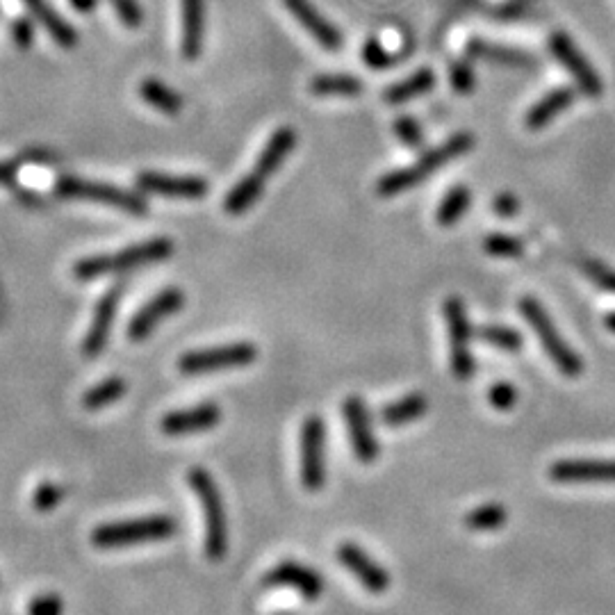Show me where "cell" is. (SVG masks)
Returning <instances> with one entry per match:
<instances>
[{
    "instance_id": "1",
    "label": "cell",
    "mask_w": 615,
    "mask_h": 615,
    "mask_svg": "<svg viewBox=\"0 0 615 615\" xmlns=\"http://www.w3.org/2000/svg\"><path fill=\"white\" fill-rule=\"evenodd\" d=\"M297 142L299 137L294 133V128L283 126L274 130V135L269 137L265 149L260 151L258 160L251 167L249 174H246L231 192H228L224 201V210L228 215L240 217L244 212H249L251 205L260 199L262 192H265L267 180L283 167V162L287 160V155L292 153L294 146H297Z\"/></svg>"
},
{
    "instance_id": "2",
    "label": "cell",
    "mask_w": 615,
    "mask_h": 615,
    "mask_svg": "<svg viewBox=\"0 0 615 615\" xmlns=\"http://www.w3.org/2000/svg\"><path fill=\"white\" fill-rule=\"evenodd\" d=\"M474 149V135L472 133H456L451 135L445 144L436 146V149L426 151L420 160L410 164L404 169H395L390 174H385L376 183V194L381 199H390V196H397L401 192L410 190V187L420 185L422 180L429 178L433 171L445 167L451 160H458L461 155Z\"/></svg>"
},
{
    "instance_id": "3",
    "label": "cell",
    "mask_w": 615,
    "mask_h": 615,
    "mask_svg": "<svg viewBox=\"0 0 615 615\" xmlns=\"http://www.w3.org/2000/svg\"><path fill=\"white\" fill-rule=\"evenodd\" d=\"M171 253H174V242L167 240V237H153V240L126 246L121 251L82 258L73 265V276L78 281H94V278L108 274H121L137 267L153 265V262L169 258Z\"/></svg>"
},
{
    "instance_id": "4",
    "label": "cell",
    "mask_w": 615,
    "mask_h": 615,
    "mask_svg": "<svg viewBox=\"0 0 615 615\" xmlns=\"http://www.w3.org/2000/svg\"><path fill=\"white\" fill-rule=\"evenodd\" d=\"M187 483H190V488L196 499H199V506L203 511L205 556H208L210 561H224V556L228 554V518L217 483L212 479V474L203 470V467H192V470L187 472Z\"/></svg>"
},
{
    "instance_id": "5",
    "label": "cell",
    "mask_w": 615,
    "mask_h": 615,
    "mask_svg": "<svg viewBox=\"0 0 615 615\" xmlns=\"http://www.w3.org/2000/svg\"><path fill=\"white\" fill-rule=\"evenodd\" d=\"M176 529L178 524L169 515H149V518L110 522L92 531V545L98 549H119L164 543V540L174 538Z\"/></svg>"
},
{
    "instance_id": "6",
    "label": "cell",
    "mask_w": 615,
    "mask_h": 615,
    "mask_svg": "<svg viewBox=\"0 0 615 615\" xmlns=\"http://www.w3.org/2000/svg\"><path fill=\"white\" fill-rule=\"evenodd\" d=\"M520 313L533 328V333L538 335L540 344H543V349L547 351V356L556 365V369H559L563 376H568V379H579L581 372H584V360L563 340L559 328L552 322V317L547 315V310L540 306V301L533 297H522Z\"/></svg>"
},
{
    "instance_id": "7",
    "label": "cell",
    "mask_w": 615,
    "mask_h": 615,
    "mask_svg": "<svg viewBox=\"0 0 615 615\" xmlns=\"http://www.w3.org/2000/svg\"><path fill=\"white\" fill-rule=\"evenodd\" d=\"M55 194L60 199L69 201H94L103 205H112V208H119L121 212L133 217H144L149 212V205L142 199V196L135 192H126L121 187H114L108 183H94V180L76 178V176H62L55 185Z\"/></svg>"
},
{
    "instance_id": "8",
    "label": "cell",
    "mask_w": 615,
    "mask_h": 615,
    "mask_svg": "<svg viewBox=\"0 0 615 615\" xmlns=\"http://www.w3.org/2000/svg\"><path fill=\"white\" fill-rule=\"evenodd\" d=\"M258 349L251 342H231L219 344V347L196 349L190 354L180 356L178 369L185 376H201L210 372H219V369H233V367H246L256 363Z\"/></svg>"
},
{
    "instance_id": "9",
    "label": "cell",
    "mask_w": 615,
    "mask_h": 615,
    "mask_svg": "<svg viewBox=\"0 0 615 615\" xmlns=\"http://www.w3.org/2000/svg\"><path fill=\"white\" fill-rule=\"evenodd\" d=\"M442 313H445L447 331H449L451 374H454L458 381H470L477 365H474V356L470 349L472 326H470V317H467V308H465L463 299L449 297L445 301Z\"/></svg>"
},
{
    "instance_id": "10",
    "label": "cell",
    "mask_w": 615,
    "mask_h": 615,
    "mask_svg": "<svg viewBox=\"0 0 615 615\" xmlns=\"http://www.w3.org/2000/svg\"><path fill=\"white\" fill-rule=\"evenodd\" d=\"M301 483L308 492L326 483V426L319 415L306 417L301 426Z\"/></svg>"
},
{
    "instance_id": "11",
    "label": "cell",
    "mask_w": 615,
    "mask_h": 615,
    "mask_svg": "<svg viewBox=\"0 0 615 615\" xmlns=\"http://www.w3.org/2000/svg\"><path fill=\"white\" fill-rule=\"evenodd\" d=\"M185 306V294L180 287H167L155 294L151 301H146L142 308L137 310L135 317L130 319L126 328L130 342H142L158 328L164 319L176 315L180 308Z\"/></svg>"
},
{
    "instance_id": "12",
    "label": "cell",
    "mask_w": 615,
    "mask_h": 615,
    "mask_svg": "<svg viewBox=\"0 0 615 615\" xmlns=\"http://www.w3.org/2000/svg\"><path fill=\"white\" fill-rule=\"evenodd\" d=\"M342 415L344 424H347L349 442L351 449H354V456L360 463H374L379 458V440H376L372 415L365 406V401L360 397H349L344 399L342 404Z\"/></svg>"
},
{
    "instance_id": "13",
    "label": "cell",
    "mask_w": 615,
    "mask_h": 615,
    "mask_svg": "<svg viewBox=\"0 0 615 615\" xmlns=\"http://www.w3.org/2000/svg\"><path fill=\"white\" fill-rule=\"evenodd\" d=\"M549 51L563 64V69L572 73V78L577 80L579 89L588 96H602L604 85L600 76H597V71L590 67V62L584 57V53L579 51L577 44H574L570 35H565V32H554L552 37H549Z\"/></svg>"
},
{
    "instance_id": "14",
    "label": "cell",
    "mask_w": 615,
    "mask_h": 615,
    "mask_svg": "<svg viewBox=\"0 0 615 615\" xmlns=\"http://www.w3.org/2000/svg\"><path fill=\"white\" fill-rule=\"evenodd\" d=\"M137 190L164 199H180V201H201L208 196V180L199 176H167L158 171H142L137 176Z\"/></svg>"
},
{
    "instance_id": "15",
    "label": "cell",
    "mask_w": 615,
    "mask_h": 615,
    "mask_svg": "<svg viewBox=\"0 0 615 615\" xmlns=\"http://www.w3.org/2000/svg\"><path fill=\"white\" fill-rule=\"evenodd\" d=\"M262 586L265 588H290L294 593H299L303 600L315 602L324 593V579L319 577V572H315L308 565L297 563V561H283L278 563L276 568L269 570L262 579Z\"/></svg>"
},
{
    "instance_id": "16",
    "label": "cell",
    "mask_w": 615,
    "mask_h": 615,
    "mask_svg": "<svg viewBox=\"0 0 615 615\" xmlns=\"http://www.w3.org/2000/svg\"><path fill=\"white\" fill-rule=\"evenodd\" d=\"M221 422V410L212 401H203L190 408L171 410L160 420V431L164 436H196V433H205Z\"/></svg>"
},
{
    "instance_id": "17",
    "label": "cell",
    "mask_w": 615,
    "mask_h": 615,
    "mask_svg": "<svg viewBox=\"0 0 615 615\" xmlns=\"http://www.w3.org/2000/svg\"><path fill=\"white\" fill-rule=\"evenodd\" d=\"M338 561L351 574H354V577L358 579V584L365 590H369L372 595L385 593V590H388L392 584L390 572L383 570L363 547H358L354 543H342L338 547Z\"/></svg>"
},
{
    "instance_id": "18",
    "label": "cell",
    "mask_w": 615,
    "mask_h": 615,
    "mask_svg": "<svg viewBox=\"0 0 615 615\" xmlns=\"http://www.w3.org/2000/svg\"><path fill=\"white\" fill-rule=\"evenodd\" d=\"M556 483H615V458H572L549 467Z\"/></svg>"
},
{
    "instance_id": "19",
    "label": "cell",
    "mask_w": 615,
    "mask_h": 615,
    "mask_svg": "<svg viewBox=\"0 0 615 615\" xmlns=\"http://www.w3.org/2000/svg\"><path fill=\"white\" fill-rule=\"evenodd\" d=\"M121 292H123V287L117 285L98 299L92 322H89V328H87L85 342H82V354H85L87 358H96L105 349V344H108L114 317H117V310H119Z\"/></svg>"
},
{
    "instance_id": "20",
    "label": "cell",
    "mask_w": 615,
    "mask_h": 615,
    "mask_svg": "<svg viewBox=\"0 0 615 615\" xmlns=\"http://www.w3.org/2000/svg\"><path fill=\"white\" fill-rule=\"evenodd\" d=\"M283 5H285V10L290 12L303 28H306L308 35L324 48V51L328 53L342 51L344 41H342L340 30L335 28L331 21L324 19L310 0H283Z\"/></svg>"
},
{
    "instance_id": "21",
    "label": "cell",
    "mask_w": 615,
    "mask_h": 615,
    "mask_svg": "<svg viewBox=\"0 0 615 615\" xmlns=\"http://www.w3.org/2000/svg\"><path fill=\"white\" fill-rule=\"evenodd\" d=\"M180 23H183L180 51L185 60H196L203 48L205 0H180Z\"/></svg>"
},
{
    "instance_id": "22",
    "label": "cell",
    "mask_w": 615,
    "mask_h": 615,
    "mask_svg": "<svg viewBox=\"0 0 615 615\" xmlns=\"http://www.w3.org/2000/svg\"><path fill=\"white\" fill-rule=\"evenodd\" d=\"M574 89L559 87L545 94L536 105H531L527 117H524V126L529 130H540L552 123L561 112H565L574 103Z\"/></svg>"
},
{
    "instance_id": "23",
    "label": "cell",
    "mask_w": 615,
    "mask_h": 615,
    "mask_svg": "<svg viewBox=\"0 0 615 615\" xmlns=\"http://www.w3.org/2000/svg\"><path fill=\"white\" fill-rule=\"evenodd\" d=\"M467 55L474 60H486L492 64H504V67H524L529 69L536 64V57L529 53L518 51V48H508L502 44H488L483 39H470L467 41Z\"/></svg>"
},
{
    "instance_id": "24",
    "label": "cell",
    "mask_w": 615,
    "mask_h": 615,
    "mask_svg": "<svg viewBox=\"0 0 615 615\" xmlns=\"http://www.w3.org/2000/svg\"><path fill=\"white\" fill-rule=\"evenodd\" d=\"M426 410H429V399H426V395H422V392H410V395L383 406L381 422L390 426V429H397V426L420 420L422 415H426Z\"/></svg>"
},
{
    "instance_id": "25",
    "label": "cell",
    "mask_w": 615,
    "mask_h": 615,
    "mask_svg": "<svg viewBox=\"0 0 615 615\" xmlns=\"http://www.w3.org/2000/svg\"><path fill=\"white\" fill-rule=\"evenodd\" d=\"M433 87H436V73H433L429 67H424L420 71H415L413 76H408L406 80L395 82V85L385 89L383 98L385 103L390 105H401L413 101L417 96L429 94Z\"/></svg>"
},
{
    "instance_id": "26",
    "label": "cell",
    "mask_w": 615,
    "mask_h": 615,
    "mask_svg": "<svg viewBox=\"0 0 615 615\" xmlns=\"http://www.w3.org/2000/svg\"><path fill=\"white\" fill-rule=\"evenodd\" d=\"M26 5L41 21V26L46 28L48 35H51L62 48H73L78 44V32L73 30L69 23L46 3V0H26Z\"/></svg>"
},
{
    "instance_id": "27",
    "label": "cell",
    "mask_w": 615,
    "mask_h": 615,
    "mask_svg": "<svg viewBox=\"0 0 615 615\" xmlns=\"http://www.w3.org/2000/svg\"><path fill=\"white\" fill-rule=\"evenodd\" d=\"M139 96L162 114H178L185 108L183 96H180L176 89L164 85L158 78H144L142 85H139Z\"/></svg>"
},
{
    "instance_id": "28",
    "label": "cell",
    "mask_w": 615,
    "mask_h": 615,
    "mask_svg": "<svg viewBox=\"0 0 615 615\" xmlns=\"http://www.w3.org/2000/svg\"><path fill=\"white\" fill-rule=\"evenodd\" d=\"M308 89L315 96H358L363 94V80L349 73H322L310 80Z\"/></svg>"
},
{
    "instance_id": "29",
    "label": "cell",
    "mask_w": 615,
    "mask_h": 615,
    "mask_svg": "<svg viewBox=\"0 0 615 615\" xmlns=\"http://www.w3.org/2000/svg\"><path fill=\"white\" fill-rule=\"evenodd\" d=\"M470 201H472L470 187H465V185L451 187L445 199H442L440 205H438L436 221H438L440 226H445V228L454 226L456 221H461L465 217L467 208H470Z\"/></svg>"
},
{
    "instance_id": "30",
    "label": "cell",
    "mask_w": 615,
    "mask_h": 615,
    "mask_svg": "<svg viewBox=\"0 0 615 615\" xmlns=\"http://www.w3.org/2000/svg\"><path fill=\"white\" fill-rule=\"evenodd\" d=\"M123 395H126V381L121 376H110V379L96 383L94 388H89L82 395V406L87 410H101L105 406L117 404Z\"/></svg>"
},
{
    "instance_id": "31",
    "label": "cell",
    "mask_w": 615,
    "mask_h": 615,
    "mask_svg": "<svg viewBox=\"0 0 615 615\" xmlns=\"http://www.w3.org/2000/svg\"><path fill=\"white\" fill-rule=\"evenodd\" d=\"M508 520V511L502 504H483L472 508L465 515V527L470 531H497L502 529Z\"/></svg>"
},
{
    "instance_id": "32",
    "label": "cell",
    "mask_w": 615,
    "mask_h": 615,
    "mask_svg": "<svg viewBox=\"0 0 615 615\" xmlns=\"http://www.w3.org/2000/svg\"><path fill=\"white\" fill-rule=\"evenodd\" d=\"M481 342L502 351H520L522 349V333L504 324H483L477 328Z\"/></svg>"
},
{
    "instance_id": "33",
    "label": "cell",
    "mask_w": 615,
    "mask_h": 615,
    "mask_svg": "<svg viewBox=\"0 0 615 615\" xmlns=\"http://www.w3.org/2000/svg\"><path fill=\"white\" fill-rule=\"evenodd\" d=\"M483 249L488 256L495 258H522L524 256V242L520 237L506 235V233H492L483 240Z\"/></svg>"
},
{
    "instance_id": "34",
    "label": "cell",
    "mask_w": 615,
    "mask_h": 615,
    "mask_svg": "<svg viewBox=\"0 0 615 615\" xmlns=\"http://www.w3.org/2000/svg\"><path fill=\"white\" fill-rule=\"evenodd\" d=\"M64 497H67V488H64L62 483L44 481V483H39L35 492H32V506H35V511L48 513L60 506Z\"/></svg>"
},
{
    "instance_id": "35",
    "label": "cell",
    "mask_w": 615,
    "mask_h": 615,
    "mask_svg": "<svg viewBox=\"0 0 615 615\" xmlns=\"http://www.w3.org/2000/svg\"><path fill=\"white\" fill-rule=\"evenodd\" d=\"M579 267H581V272H584V276L588 278L590 283L597 285L604 292L615 294V269L613 267L604 265V262L593 260V258L581 260Z\"/></svg>"
},
{
    "instance_id": "36",
    "label": "cell",
    "mask_w": 615,
    "mask_h": 615,
    "mask_svg": "<svg viewBox=\"0 0 615 615\" xmlns=\"http://www.w3.org/2000/svg\"><path fill=\"white\" fill-rule=\"evenodd\" d=\"M395 60H397V57L385 51L379 39H367L365 41V46H363V62L367 64L369 69L385 71V69L395 67Z\"/></svg>"
},
{
    "instance_id": "37",
    "label": "cell",
    "mask_w": 615,
    "mask_h": 615,
    "mask_svg": "<svg viewBox=\"0 0 615 615\" xmlns=\"http://www.w3.org/2000/svg\"><path fill=\"white\" fill-rule=\"evenodd\" d=\"M451 87L456 94H470L477 87V78H474V69L467 60H456L451 64Z\"/></svg>"
},
{
    "instance_id": "38",
    "label": "cell",
    "mask_w": 615,
    "mask_h": 615,
    "mask_svg": "<svg viewBox=\"0 0 615 615\" xmlns=\"http://www.w3.org/2000/svg\"><path fill=\"white\" fill-rule=\"evenodd\" d=\"M395 133L399 137V142L406 144L408 149H417V146H422V142H424L422 126L413 117H406V114H404V117H397Z\"/></svg>"
},
{
    "instance_id": "39",
    "label": "cell",
    "mask_w": 615,
    "mask_h": 615,
    "mask_svg": "<svg viewBox=\"0 0 615 615\" xmlns=\"http://www.w3.org/2000/svg\"><path fill=\"white\" fill-rule=\"evenodd\" d=\"M488 401L492 408L506 413V410H511L515 404H518V390L506 381L495 383V385H490V390H488Z\"/></svg>"
},
{
    "instance_id": "40",
    "label": "cell",
    "mask_w": 615,
    "mask_h": 615,
    "mask_svg": "<svg viewBox=\"0 0 615 615\" xmlns=\"http://www.w3.org/2000/svg\"><path fill=\"white\" fill-rule=\"evenodd\" d=\"M30 162H53V158H48L46 153H28L26 158L0 162V185H14L16 176H19V169L23 167V164H30Z\"/></svg>"
},
{
    "instance_id": "41",
    "label": "cell",
    "mask_w": 615,
    "mask_h": 615,
    "mask_svg": "<svg viewBox=\"0 0 615 615\" xmlns=\"http://www.w3.org/2000/svg\"><path fill=\"white\" fill-rule=\"evenodd\" d=\"M62 597L55 593H46V595H37L35 600L30 602L28 613L30 615H62Z\"/></svg>"
},
{
    "instance_id": "42",
    "label": "cell",
    "mask_w": 615,
    "mask_h": 615,
    "mask_svg": "<svg viewBox=\"0 0 615 615\" xmlns=\"http://www.w3.org/2000/svg\"><path fill=\"white\" fill-rule=\"evenodd\" d=\"M492 212L504 219H511L520 212V199L511 192H502L492 199Z\"/></svg>"
},
{
    "instance_id": "43",
    "label": "cell",
    "mask_w": 615,
    "mask_h": 615,
    "mask_svg": "<svg viewBox=\"0 0 615 615\" xmlns=\"http://www.w3.org/2000/svg\"><path fill=\"white\" fill-rule=\"evenodd\" d=\"M112 5L128 28H137L142 23V10H139L137 0H112Z\"/></svg>"
},
{
    "instance_id": "44",
    "label": "cell",
    "mask_w": 615,
    "mask_h": 615,
    "mask_svg": "<svg viewBox=\"0 0 615 615\" xmlns=\"http://www.w3.org/2000/svg\"><path fill=\"white\" fill-rule=\"evenodd\" d=\"M12 35H14V41L19 48H28L32 44V23L30 21H16L14 28H12Z\"/></svg>"
},
{
    "instance_id": "45",
    "label": "cell",
    "mask_w": 615,
    "mask_h": 615,
    "mask_svg": "<svg viewBox=\"0 0 615 615\" xmlns=\"http://www.w3.org/2000/svg\"><path fill=\"white\" fill-rule=\"evenodd\" d=\"M71 3H73V7H76L78 12H85L87 14V12L94 10L98 0H71Z\"/></svg>"
},
{
    "instance_id": "46",
    "label": "cell",
    "mask_w": 615,
    "mask_h": 615,
    "mask_svg": "<svg viewBox=\"0 0 615 615\" xmlns=\"http://www.w3.org/2000/svg\"><path fill=\"white\" fill-rule=\"evenodd\" d=\"M604 326H606V328H609V331H611V333H615V310H613V313H609V315H606V319H604Z\"/></svg>"
}]
</instances>
